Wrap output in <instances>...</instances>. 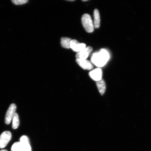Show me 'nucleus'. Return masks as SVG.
<instances>
[{"mask_svg": "<svg viewBox=\"0 0 151 151\" xmlns=\"http://www.w3.org/2000/svg\"><path fill=\"white\" fill-rule=\"evenodd\" d=\"M109 54L106 50L101 49L99 52L93 53L91 58L92 63L97 67H103L106 64L109 59Z\"/></svg>", "mask_w": 151, "mask_h": 151, "instance_id": "nucleus-1", "label": "nucleus"}, {"mask_svg": "<svg viewBox=\"0 0 151 151\" xmlns=\"http://www.w3.org/2000/svg\"><path fill=\"white\" fill-rule=\"evenodd\" d=\"M72 40L67 37H62L61 39V46L64 48H70V42Z\"/></svg>", "mask_w": 151, "mask_h": 151, "instance_id": "nucleus-12", "label": "nucleus"}, {"mask_svg": "<svg viewBox=\"0 0 151 151\" xmlns=\"http://www.w3.org/2000/svg\"><path fill=\"white\" fill-rule=\"evenodd\" d=\"M16 106L14 104H11L9 106L5 117L6 124H8L10 123L15 113H16Z\"/></svg>", "mask_w": 151, "mask_h": 151, "instance_id": "nucleus-5", "label": "nucleus"}, {"mask_svg": "<svg viewBox=\"0 0 151 151\" xmlns=\"http://www.w3.org/2000/svg\"><path fill=\"white\" fill-rule=\"evenodd\" d=\"M76 61L78 65L83 69L91 70L93 68V65L88 60L76 59Z\"/></svg>", "mask_w": 151, "mask_h": 151, "instance_id": "nucleus-9", "label": "nucleus"}, {"mask_svg": "<svg viewBox=\"0 0 151 151\" xmlns=\"http://www.w3.org/2000/svg\"><path fill=\"white\" fill-rule=\"evenodd\" d=\"M82 22L83 26L87 32L91 33L93 31V22L90 15L88 14L83 15L82 17Z\"/></svg>", "mask_w": 151, "mask_h": 151, "instance_id": "nucleus-2", "label": "nucleus"}, {"mask_svg": "<svg viewBox=\"0 0 151 151\" xmlns=\"http://www.w3.org/2000/svg\"><path fill=\"white\" fill-rule=\"evenodd\" d=\"M94 26L96 28H99L100 26V17L99 10L97 9H94L93 13Z\"/></svg>", "mask_w": 151, "mask_h": 151, "instance_id": "nucleus-11", "label": "nucleus"}, {"mask_svg": "<svg viewBox=\"0 0 151 151\" xmlns=\"http://www.w3.org/2000/svg\"><path fill=\"white\" fill-rule=\"evenodd\" d=\"M92 47L90 46L86 47L83 50L76 54V58L77 59L86 60L92 52Z\"/></svg>", "mask_w": 151, "mask_h": 151, "instance_id": "nucleus-8", "label": "nucleus"}, {"mask_svg": "<svg viewBox=\"0 0 151 151\" xmlns=\"http://www.w3.org/2000/svg\"><path fill=\"white\" fill-rule=\"evenodd\" d=\"M0 151H7L6 150H0Z\"/></svg>", "mask_w": 151, "mask_h": 151, "instance_id": "nucleus-16", "label": "nucleus"}, {"mask_svg": "<svg viewBox=\"0 0 151 151\" xmlns=\"http://www.w3.org/2000/svg\"><path fill=\"white\" fill-rule=\"evenodd\" d=\"M20 146V143L19 142H15L11 147V151H19Z\"/></svg>", "mask_w": 151, "mask_h": 151, "instance_id": "nucleus-14", "label": "nucleus"}, {"mask_svg": "<svg viewBox=\"0 0 151 151\" xmlns=\"http://www.w3.org/2000/svg\"><path fill=\"white\" fill-rule=\"evenodd\" d=\"M96 85L99 93L101 95H103L106 90V86L104 81L102 79L101 80L96 82Z\"/></svg>", "mask_w": 151, "mask_h": 151, "instance_id": "nucleus-10", "label": "nucleus"}, {"mask_svg": "<svg viewBox=\"0 0 151 151\" xmlns=\"http://www.w3.org/2000/svg\"><path fill=\"white\" fill-rule=\"evenodd\" d=\"M70 47L73 51L77 53L82 51L86 48V44L83 43H80L76 40H72Z\"/></svg>", "mask_w": 151, "mask_h": 151, "instance_id": "nucleus-6", "label": "nucleus"}, {"mask_svg": "<svg viewBox=\"0 0 151 151\" xmlns=\"http://www.w3.org/2000/svg\"><path fill=\"white\" fill-rule=\"evenodd\" d=\"M89 74L90 77L92 80L97 82L101 80L103 71L100 68H97L90 72Z\"/></svg>", "mask_w": 151, "mask_h": 151, "instance_id": "nucleus-7", "label": "nucleus"}, {"mask_svg": "<svg viewBox=\"0 0 151 151\" xmlns=\"http://www.w3.org/2000/svg\"><path fill=\"white\" fill-rule=\"evenodd\" d=\"M20 146L19 151H32L30 146L29 139L26 135H23L20 137Z\"/></svg>", "mask_w": 151, "mask_h": 151, "instance_id": "nucleus-4", "label": "nucleus"}, {"mask_svg": "<svg viewBox=\"0 0 151 151\" xmlns=\"http://www.w3.org/2000/svg\"><path fill=\"white\" fill-rule=\"evenodd\" d=\"M12 125L13 129H16L18 127L19 124V120L18 114L16 113H15L14 117L12 118Z\"/></svg>", "mask_w": 151, "mask_h": 151, "instance_id": "nucleus-13", "label": "nucleus"}, {"mask_svg": "<svg viewBox=\"0 0 151 151\" xmlns=\"http://www.w3.org/2000/svg\"><path fill=\"white\" fill-rule=\"evenodd\" d=\"M28 1L25 0H17V1H12V2L15 5H22L27 3Z\"/></svg>", "mask_w": 151, "mask_h": 151, "instance_id": "nucleus-15", "label": "nucleus"}, {"mask_svg": "<svg viewBox=\"0 0 151 151\" xmlns=\"http://www.w3.org/2000/svg\"><path fill=\"white\" fill-rule=\"evenodd\" d=\"M12 138V134L9 131L4 132L0 135V148H4L8 144Z\"/></svg>", "mask_w": 151, "mask_h": 151, "instance_id": "nucleus-3", "label": "nucleus"}]
</instances>
